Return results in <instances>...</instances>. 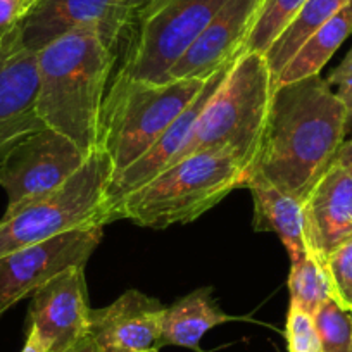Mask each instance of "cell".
<instances>
[{"instance_id":"cell-1","label":"cell","mask_w":352,"mask_h":352,"mask_svg":"<svg viewBox=\"0 0 352 352\" xmlns=\"http://www.w3.org/2000/svg\"><path fill=\"white\" fill-rule=\"evenodd\" d=\"M345 121L344 104L320 74L280 85L247 176H261L304 202L333 164L347 135Z\"/></svg>"},{"instance_id":"cell-2","label":"cell","mask_w":352,"mask_h":352,"mask_svg":"<svg viewBox=\"0 0 352 352\" xmlns=\"http://www.w3.org/2000/svg\"><path fill=\"white\" fill-rule=\"evenodd\" d=\"M36 109L47 128L85 154L99 148L102 104L116 52L94 28H78L36 52Z\"/></svg>"},{"instance_id":"cell-3","label":"cell","mask_w":352,"mask_h":352,"mask_svg":"<svg viewBox=\"0 0 352 352\" xmlns=\"http://www.w3.org/2000/svg\"><path fill=\"white\" fill-rule=\"evenodd\" d=\"M245 171L225 152L204 151L168 166L154 180L124 195L106 214V225L120 219L164 230L185 225L216 208L228 194L243 188Z\"/></svg>"},{"instance_id":"cell-4","label":"cell","mask_w":352,"mask_h":352,"mask_svg":"<svg viewBox=\"0 0 352 352\" xmlns=\"http://www.w3.org/2000/svg\"><path fill=\"white\" fill-rule=\"evenodd\" d=\"M275 90V78L264 54L242 50L202 109L187 147L176 161L195 152H225L247 176L259 154Z\"/></svg>"},{"instance_id":"cell-5","label":"cell","mask_w":352,"mask_h":352,"mask_svg":"<svg viewBox=\"0 0 352 352\" xmlns=\"http://www.w3.org/2000/svg\"><path fill=\"white\" fill-rule=\"evenodd\" d=\"M206 80H168L162 83L116 74L102 104L99 148L113 164V176L140 159L180 116Z\"/></svg>"},{"instance_id":"cell-6","label":"cell","mask_w":352,"mask_h":352,"mask_svg":"<svg viewBox=\"0 0 352 352\" xmlns=\"http://www.w3.org/2000/svg\"><path fill=\"white\" fill-rule=\"evenodd\" d=\"M113 173L109 157L97 148L59 190L4 212L0 257L71 230L104 226V202Z\"/></svg>"},{"instance_id":"cell-7","label":"cell","mask_w":352,"mask_h":352,"mask_svg":"<svg viewBox=\"0 0 352 352\" xmlns=\"http://www.w3.org/2000/svg\"><path fill=\"white\" fill-rule=\"evenodd\" d=\"M228 0H152L126 28V47L118 73L162 83Z\"/></svg>"},{"instance_id":"cell-8","label":"cell","mask_w":352,"mask_h":352,"mask_svg":"<svg viewBox=\"0 0 352 352\" xmlns=\"http://www.w3.org/2000/svg\"><path fill=\"white\" fill-rule=\"evenodd\" d=\"M104 226L71 230L0 257V316L76 266H85L104 236Z\"/></svg>"},{"instance_id":"cell-9","label":"cell","mask_w":352,"mask_h":352,"mask_svg":"<svg viewBox=\"0 0 352 352\" xmlns=\"http://www.w3.org/2000/svg\"><path fill=\"white\" fill-rule=\"evenodd\" d=\"M88 155L50 128L30 135L0 166V187L8 194L6 212L59 190Z\"/></svg>"},{"instance_id":"cell-10","label":"cell","mask_w":352,"mask_h":352,"mask_svg":"<svg viewBox=\"0 0 352 352\" xmlns=\"http://www.w3.org/2000/svg\"><path fill=\"white\" fill-rule=\"evenodd\" d=\"M36 99L38 60L23 45L18 28L0 40V166L16 145L47 128Z\"/></svg>"},{"instance_id":"cell-11","label":"cell","mask_w":352,"mask_h":352,"mask_svg":"<svg viewBox=\"0 0 352 352\" xmlns=\"http://www.w3.org/2000/svg\"><path fill=\"white\" fill-rule=\"evenodd\" d=\"M130 23L123 0H38L19 26V35L23 45L36 54L73 30L94 28L116 52Z\"/></svg>"},{"instance_id":"cell-12","label":"cell","mask_w":352,"mask_h":352,"mask_svg":"<svg viewBox=\"0 0 352 352\" xmlns=\"http://www.w3.org/2000/svg\"><path fill=\"white\" fill-rule=\"evenodd\" d=\"M85 266L60 273L32 296L28 328H35L47 352H64L90 333Z\"/></svg>"},{"instance_id":"cell-13","label":"cell","mask_w":352,"mask_h":352,"mask_svg":"<svg viewBox=\"0 0 352 352\" xmlns=\"http://www.w3.org/2000/svg\"><path fill=\"white\" fill-rule=\"evenodd\" d=\"M263 0H228L190 49L173 64L168 80H208L243 50Z\"/></svg>"},{"instance_id":"cell-14","label":"cell","mask_w":352,"mask_h":352,"mask_svg":"<svg viewBox=\"0 0 352 352\" xmlns=\"http://www.w3.org/2000/svg\"><path fill=\"white\" fill-rule=\"evenodd\" d=\"M235 59H233L232 63L226 64V66H223L221 69L216 71L214 74H211V76L206 80L204 87H202L199 96L194 99V102L169 124L168 130L157 138V142H155L140 159H137L133 164L128 166V168L124 169V171H121L120 175L111 178L109 187H107L106 190L102 221L106 219V214L109 212V209L113 208L118 201H121L124 195L138 190V188L144 187L145 184L154 180L159 173L164 171L168 166H171L173 162L178 159V155L184 152L188 140H190L192 133H194V128L195 124H197V120L199 116H201L202 109L206 107L208 100L211 99L212 94L218 90L219 85L225 81L226 74L232 69ZM104 226H106V221H104Z\"/></svg>"},{"instance_id":"cell-15","label":"cell","mask_w":352,"mask_h":352,"mask_svg":"<svg viewBox=\"0 0 352 352\" xmlns=\"http://www.w3.org/2000/svg\"><path fill=\"white\" fill-rule=\"evenodd\" d=\"M164 311L155 297L126 290L107 307L92 309L90 335L102 352L159 351Z\"/></svg>"},{"instance_id":"cell-16","label":"cell","mask_w":352,"mask_h":352,"mask_svg":"<svg viewBox=\"0 0 352 352\" xmlns=\"http://www.w3.org/2000/svg\"><path fill=\"white\" fill-rule=\"evenodd\" d=\"M309 249L321 263L352 236V169L333 162L304 201Z\"/></svg>"},{"instance_id":"cell-17","label":"cell","mask_w":352,"mask_h":352,"mask_svg":"<svg viewBox=\"0 0 352 352\" xmlns=\"http://www.w3.org/2000/svg\"><path fill=\"white\" fill-rule=\"evenodd\" d=\"M243 188L254 199V228L257 232H273L280 236L290 261H297L311 252L307 239V223L304 202L285 194L261 176H247Z\"/></svg>"},{"instance_id":"cell-18","label":"cell","mask_w":352,"mask_h":352,"mask_svg":"<svg viewBox=\"0 0 352 352\" xmlns=\"http://www.w3.org/2000/svg\"><path fill=\"white\" fill-rule=\"evenodd\" d=\"M236 320L219 307L211 287H202L166 307L161 347L176 345L199 351L202 337L214 327Z\"/></svg>"},{"instance_id":"cell-19","label":"cell","mask_w":352,"mask_h":352,"mask_svg":"<svg viewBox=\"0 0 352 352\" xmlns=\"http://www.w3.org/2000/svg\"><path fill=\"white\" fill-rule=\"evenodd\" d=\"M352 33V0L340 9L327 25L321 26L304 45L297 50L296 56L289 60L282 73L276 76L275 85L294 83L316 76L323 69L324 64L331 59L338 47L345 42Z\"/></svg>"},{"instance_id":"cell-20","label":"cell","mask_w":352,"mask_h":352,"mask_svg":"<svg viewBox=\"0 0 352 352\" xmlns=\"http://www.w3.org/2000/svg\"><path fill=\"white\" fill-rule=\"evenodd\" d=\"M349 2L351 0H306L296 18L264 54L275 80L289 60L296 56L297 50L304 45V42L311 38L321 26L327 25Z\"/></svg>"},{"instance_id":"cell-21","label":"cell","mask_w":352,"mask_h":352,"mask_svg":"<svg viewBox=\"0 0 352 352\" xmlns=\"http://www.w3.org/2000/svg\"><path fill=\"white\" fill-rule=\"evenodd\" d=\"M290 304L314 316L331 299V285L324 264L313 252L294 261L289 276Z\"/></svg>"},{"instance_id":"cell-22","label":"cell","mask_w":352,"mask_h":352,"mask_svg":"<svg viewBox=\"0 0 352 352\" xmlns=\"http://www.w3.org/2000/svg\"><path fill=\"white\" fill-rule=\"evenodd\" d=\"M306 0H263L252 30L243 45V52L266 54L280 33L296 18Z\"/></svg>"},{"instance_id":"cell-23","label":"cell","mask_w":352,"mask_h":352,"mask_svg":"<svg viewBox=\"0 0 352 352\" xmlns=\"http://www.w3.org/2000/svg\"><path fill=\"white\" fill-rule=\"evenodd\" d=\"M323 352H352V313L328 299L313 316Z\"/></svg>"},{"instance_id":"cell-24","label":"cell","mask_w":352,"mask_h":352,"mask_svg":"<svg viewBox=\"0 0 352 352\" xmlns=\"http://www.w3.org/2000/svg\"><path fill=\"white\" fill-rule=\"evenodd\" d=\"M331 297L344 309L352 311V236L337 247L324 259Z\"/></svg>"},{"instance_id":"cell-25","label":"cell","mask_w":352,"mask_h":352,"mask_svg":"<svg viewBox=\"0 0 352 352\" xmlns=\"http://www.w3.org/2000/svg\"><path fill=\"white\" fill-rule=\"evenodd\" d=\"M285 338L289 352H323L313 316L294 304H290L287 314Z\"/></svg>"},{"instance_id":"cell-26","label":"cell","mask_w":352,"mask_h":352,"mask_svg":"<svg viewBox=\"0 0 352 352\" xmlns=\"http://www.w3.org/2000/svg\"><path fill=\"white\" fill-rule=\"evenodd\" d=\"M328 85L335 87V94L345 107V128L352 130V47L340 64L327 78Z\"/></svg>"},{"instance_id":"cell-27","label":"cell","mask_w":352,"mask_h":352,"mask_svg":"<svg viewBox=\"0 0 352 352\" xmlns=\"http://www.w3.org/2000/svg\"><path fill=\"white\" fill-rule=\"evenodd\" d=\"M38 0H0V40L23 25Z\"/></svg>"},{"instance_id":"cell-28","label":"cell","mask_w":352,"mask_h":352,"mask_svg":"<svg viewBox=\"0 0 352 352\" xmlns=\"http://www.w3.org/2000/svg\"><path fill=\"white\" fill-rule=\"evenodd\" d=\"M64 352H102V351H100V347L97 345V342L94 340L92 335L88 333L85 335L83 338H80L76 344L71 345L69 349H66Z\"/></svg>"},{"instance_id":"cell-29","label":"cell","mask_w":352,"mask_h":352,"mask_svg":"<svg viewBox=\"0 0 352 352\" xmlns=\"http://www.w3.org/2000/svg\"><path fill=\"white\" fill-rule=\"evenodd\" d=\"M21 352H47L45 347H43L42 340H40L38 333H36L35 328H28L25 347H23Z\"/></svg>"},{"instance_id":"cell-30","label":"cell","mask_w":352,"mask_h":352,"mask_svg":"<svg viewBox=\"0 0 352 352\" xmlns=\"http://www.w3.org/2000/svg\"><path fill=\"white\" fill-rule=\"evenodd\" d=\"M333 162H338L342 166H347L352 169V138L349 142H344L338 148L337 155H335Z\"/></svg>"},{"instance_id":"cell-31","label":"cell","mask_w":352,"mask_h":352,"mask_svg":"<svg viewBox=\"0 0 352 352\" xmlns=\"http://www.w3.org/2000/svg\"><path fill=\"white\" fill-rule=\"evenodd\" d=\"M151 2L152 0H123L124 8H126V11L130 12L131 19H133V16L137 14V12H140L144 8H147Z\"/></svg>"},{"instance_id":"cell-32","label":"cell","mask_w":352,"mask_h":352,"mask_svg":"<svg viewBox=\"0 0 352 352\" xmlns=\"http://www.w3.org/2000/svg\"><path fill=\"white\" fill-rule=\"evenodd\" d=\"M148 352H157V351H148Z\"/></svg>"},{"instance_id":"cell-33","label":"cell","mask_w":352,"mask_h":352,"mask_svg":"<svg viewBox=\"0 0 352 352\" xmlns=\"http://www.w3.org/2000/svg\"><path fill=\"white\" fill-rule=\"evenodd\" d=\"M351 313H352V311H351Z\"/></svg>"}]
</instances>
